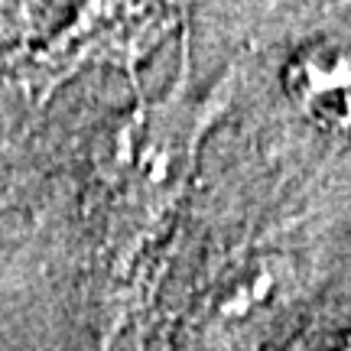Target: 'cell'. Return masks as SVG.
I'll return each instance as SVG.
<instances>
[{"label":"cell","mask_w":351,"mask_h":351,"mask_svg":"<svg viewBox=\"0 0 351 351\" xmlns=\"http://www.w3.org/2000/svg\"><path fill=\"white\" fill-rule=\"evenodd\" d=\"M287 91L309 114V121L328 130H339V127L345 130L351 91L348 43L341 36L306 43L287 65Z\"/></svg>","instance_id":"1"}]
</instances>
